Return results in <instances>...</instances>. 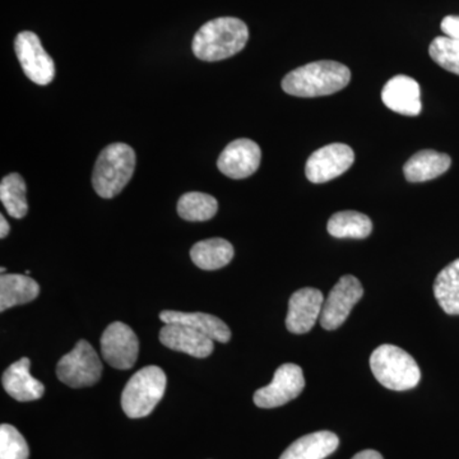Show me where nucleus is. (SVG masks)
<instances>
[{
	"label": "nucleus",
	"instance_id": "obj_11",
	"mask_svg": "<svg viewBox=\"0 0 459 459\" xmlns=\"http://www.w3.org/2000/svg\"><path fill=\"white\" fill-rule=\"evenodd\" d=\"M355 153L343 143H332L316 150L307 159L305 175L314 184L327 183L344 174L353 165Z\"/></svg>",
	"mask_w": 459,
	"mask_h": 459
},
{
	"label": "nucleus",
	"instance_id": "obj_26",
	"mask_svg": "<svg viewBox=\"0 0 459 459\" xmlns=\"http://www.w3.org/2000/svg\"><path fill=\"white\" fill-rule=\"evenodd\" d=\"M429 54L437 65L459 75V41L440 36L431 42Z\"/></svg>",
	"mask_w": 459,
	"mask_h": 459
},
{
	"label": "nucleus",
	"instance_id": "obj_9",
	"mask_svg": "<svg viewBox=\"0 0 459 459\" xmlns=\"http://www.w3.org/2000/svg\"><path fill=\"white\" fill-rule=\"evenodd\" d=\"M102 358L115 369L126 370L134 367L140 353V341L129 325L111 323L101 337Z\"/></svg>",
	"mask_w": 459,
	"mask_h": 459
},
{
	"label": "nucleus",
	"instance_id": "obj_8",
	"mask_svg": "<svg viewBox=\"0 0 459 459\" xmlns=\"http://www.w3.org/2000/svg\"><path fill=\"white\" fill-rule=\"evenodd\" d=\"M18 60L23 74L40 86H47L56 77V65L47 50L42 48L40 39L31 31L20 32L14 40Z\"/></svg>",
	"mask_w": 459,
	"mask_h": 459
},
{
	"label": "nucleus",
	"instance_id": "obj_7",
	"mask_svg": "<svg viewBox=\"0 0 459 459\" xmlns=\"http://www.w3.org/2000/svg\"><path fill=\"white\" fill-rule=\"evenodd\" d=\"M364 296L360 281L351 274L341 277L329 292L320 314V325L327 331H333L346 322L350 313Z\"/></svg>",
	"mask_w": 459,
	"mask_h": 459
},
{
	"label": "nucleus",
	"instance_id": "obj_12",
	"mask_svg": "<svg viewBox=\"0 0 459 459\" xmlns=\"http://www.w3.org/2000/svg\"><path fill=\"white\" fill-rule=\"evenodd\" d=\"M261 161V147L255 141L241 138L226 146L219 157L217 168L231 179H246L258 170Z\"/></svg>",
	"mask_w": 459,
	"mask_h": 459
},
{
	"label": "nucleus",
	"instance_id": "obj_3",
	"mask_svg": "<svg viewBox=\"0 0 459 459\" xmlns=\"http://www.w3.org/2000/svg\"><path fill=\"white\" fill-rule=\"evenodd\" d=\"M135 152L126 143H113L102 150L92 174V186L102 198H114L132 179Z\"/></svg>",
	"mask_w": 459,
	"mask_h": 459
},
{
	"label": "nucleus",
	"instance_id": "obj_22",
	"mask_svg": "<svg viewBox=\"0 0 459 459\" xmlns=\"http://www.w3.org/2000/svg\"><path fill=\"white\" fill-rule=\"evenodd\" d=\"M434 295L444 312L449 316H459V259L437 274Z\"/></svg>",
	"mask_w": 459,
	"mask_h": 459
},
{
	"label": "nucleus",
	"instance_id": "obj_21",
	"mask_svg": "<svg viewBox=\"0 0 459 459\" xmlns=\"http://www.w3.org/2000/svg\"><path fill=\"white\" fill-rule=\"evenodd\" d=\"M190 256L193 263L201 270H220L234 258V247L225 238H207L192 247Z\"/></svg>",
	"mask_w": 459,
	"mask_h": 459
},
{
	"label": "nucleus",
	"instance_id": "obj_1",
	"mask_svg": "<svg viewBox=\"0 0 459 459\" xmlns=\"http://www.w3.org/2000/svg\"><path fill=\"white\" fill-rule=\"evenodd\" d=\"M350 81L351 72L346 65L333 60H319L286 74L282 89L296 98H319L343 90Z\"/></svg>",
	"mask_w": 459,
	"mask_h": 459
},
{
	"label": "nucleus",
	"instance_id": "obj_20",
	"mask_svg": "<svg viewBox=\"0 0 459 459\" xmlns=\"http://www.w3.org/2000/svg\"><path fill=\"white\" fill-rule=\"evenodd\" d=\"M40 294V286L23 274H2L0 277V312L31 303Z\"/></svg>",
	"mask_w": 459,
	"mask_h": 459
},
{
	"label": "nucleus",
	"instance_id": "obj_2",
	"mask_svg": "<svg viewBox=\"0 0 459 459\" xmlns=\"http://www.w3.org/2000/svg\"><path fill=\"white\" fill-rule=\"evenodd\" d=\"M249 30L235 17H220L198 30L193 39L195 56L204 62H219L234 56L246 48Z\"/></svg>",
	"mask_w": 459,
	"mask_h": 459
},
{
	"label": "nucleus",
	"instance_id": "obj_6",
	"mask_svg": "<svg viewBox=\"0 0 459 459\" xmlns=\"http://www.w3.org/2000/svg\"><path fill=\"white\" fill-rule=\"evenodd\" d=\"M102 364L93 347L81 340L71 352L60 359L56 376L71 388L95 385L101 379Z\"/></svg>",
	"mask_w": 459,
	"mask_h": 459
},
{
	"label": "nucleus",
	"instance_id": "obj_24",
	"mask_svg": "<svg viewBox=\"0 0 459 459\" xmlns=\"http://www.w3.org/2000/svg\"><path fill=\"white\" fill-rule=\"evenodd\" d=\"M217 211H219V202L212 195L205 193H186L178 202V213L186 221H208L213 219Z\"/></svg>",
	"mask_w": 459,
	"mask_h": 459
},
{
	"label": "nucleus",
	"instance_id": "obj_25",
	"mask_svg": "<svg viewBox=\"0 0 459 459\" xmlns=\"http://www.w3.org/2000/svg\"><path fill=\"white\" fill-rule=\"evenodd\" d=\"M27 186L25 180L17 172H12L3 178L0 183V201L4 205L9 216L23 219L29 212L26 198Z\"/></svg>",
	"mask_w": 459,
	"mask_h": 459
},
{
	"label": "nucleus",
	"instance_id": "obj_18",
	"mask_svg": "<svg viewBox=\"0 0 459 459\" xmlns=\"http://www.w3.org/2000/svg\"><path fill=\"white\" fill-rule=\"evenodd\" d=\"M340 439L331 431L307 434L292 443L280 459H325L336 452Z\"/></svg>",
	"mask_w": 459,
	"mask_h": 459
},
{
	"label": "nucleus",
	"instance_id": "obj_14",
	"mask_svg": "<svg viewBox=\"0 0 459 459\" xmlns=\"http://www.w3.org/2000/svg\"><path fill=\"white\" fill-rule=\"evenodd\" d=\"M382 100L394 113L416 117L421 113V90L418 81L409 75H395L383 87Z\"/></svg>",
	"mask_w": 459,
	"mask_h": 459
},
{
	"label": "nucleus",
	"instance_id": "obj_17",
	"mask_svg": "<svg viewBox=\"0 0 459 459\" xmlns=\"http://www.w3.org/2000/svg\"><path fill=\"white\" fill-rule=\"evenodd\" d=\"M160 319L168 323H178V325H188L201 332L204 336L217 342L226 343L231 340V331L223 320L217 316L205 313H184L174 312V310H164L160 314Z\"/></svg>",
	"mask_w": 459,
	"mask_h": 459
},
{
	"label": "nucleus",
	"instance_id": "obj_13",
	"mask_svg": "<svg viewBox=\"0 0 459 459\" xmlns=\"http://www.w3.org/2000/svg\"><path fill=\"white\" fill-rule=\"evenodd\" d=\"M325 298L319 290L305 287L292 294L289 301L286 327L291 333H307L322 314Z\"/></svg>",
	"mask_w": 459,
	"mask_h": 459
},
{
	"label": "nucleus",
	"instance_id": "obj_30",
	"mask_svg": "<svg viewBox=\"0 0 459 459\" xmlns=\"http://www.w3.org/2000/svg\"><path fill=\"white\" fill-rule=\"evenodd\" d=\"M9 230H11V228H9V223L7 220H5V217L2 214V216H0V238H7Z\"/></svg>",
	"mask_w": 459,
	"mask_h": 459
},
{
	"label": "nucleus",
	"instance_id": "obj_16",
	"mask_svg": "<svg viewBox=\"0 0 459 459\" xmlns=\"http://www.w3.org/2000/svg\"><path fill=\"white\" fill-rule=\"evenodd\" d=\"M31 361L27 358L14 362L3 373L2 383L5 392L20 402L40 400L45 386L30 374Z\"/></svg>",
	"mask_w": 459,
	"mask_h": 459
},
{
	"label": "nucleus",
	"instance_id": "obj_29",
	"mask_svg": "<svg viewBox=\"0 0 459 459\" xmlns=\"http://www.w3.org/2000/svg\"><path fill=\"white\" fill-rule=\"evenodd\" d=\"M352 459H385L383 455H380L379 452L371 451V449H368V451H362L358 453Z\"/></svg>",
	"mask_w": 459,
	"mask_h": 459
},
{
	"label": "nucleus",
	"instance_id": "obj_15",
	"mask_svg": "<svg viewBox=\"0 0 459 459\" xmlns=\"http://www.w3.org/2000/svg\"><path fill=\"white\" fill-rule=\"evenodd\" d=\"M160 341L174 351L188 353L193 358H208L213 352V340L188 325L168 323L160 332Z\"/></svg>",
	"mask_w": 459,
	"mask_h": 459
},
{
	"label": "nucleus",
	"instance_id": "obj_10",
	"mask_svg": "<svg viewBox=\"0 0 459 459\" xmlns=\"http://www.w3.org/2000/svg\"><path fill=\"white\" fill-rule=\"evenodd\" d=\"M304 386V373L300 367L295 364L281 365L271 385L255 392V403L261 409H276L299 397Z\"/></svg>",
	"mask_w": 459,
	"mask_h": 459
},
{
	"label": "nucleus",
	"instance_id": "obj_4",
	"mask_svg": "<svg viewBox=\"0 0 459 459\" xmlns=\"http://www.w3.org/2000/svg\"><path fill=\"white\" fill-rule=\"evenodd\" d=\"M370 368L377 382L391 391H409L421 379L415 359L394 344H382L371 353Z\"/></svg>",
	"mask_w": 459,
	"mask_h": 459
},
{
	"label": "nucleus",
	"instance_id": "obj_23",
	"mask_svg": "<svg viewBox=\"0 0 459 459\" xmlns=\"http://www.w3.org/2000/svg\"><path fill=\"white\" fill-rule=\"evenodd\" d=\"M327 230L333 238H365L373 231V222L367 214L342 211L329 219Z\"/></svg>",
	"mask_w": 459,
	"mask_h": 459
},
{
	"label": "nucleus",
	"instance_id": "obj_5",
	"mask_svg": "<svg viewBox=\"0 0 459 459\" xmlns=\"http://www.w3.org/2000/svg\"><path fill=\"white\" fill-rule=\"evenodd\" d=\"M166 391V374L159 367H146L131 377L122 394V407L131 419L146 418Z\"/></svg>",
	"mask_w": 459,
	"mask_h": 459
},
{
	"label": "nucleus",
	"instance_id": "obj_19",
	"mask_svg": "<svg viewBox=\"0 0 459 459\" xmlns=\"http://www.w3.org/2000/svg\"><path fill=\"white\" fill-rule=\"evenodd\" d=\"M451 157L433 150L420 151L404 164L403 172L410 183H422L440 177L451 168Z\"/></svg>",
	"mask_w": 459,
	"mask_h": 459
},
{
	"label": "nucleus",
	"instance_id": "obj_28",
	"mask_svg": "<svg viewBox=\"0 0 459 459\" xmlns=\"http://www.w3.org/2000/svg\"><path fill=\"white\" fill-rule=\"evenodd\" d=\"M442 31L446 38L459 41V16H446L444 18Z\"/></svg>",
	"mask_w": 459,
	"mask_h": 459
},
{
	"label": "nucleus",
	"instance_id": "obj_27",
	"mask_svg": "<svg viewBox=\"0 0 459 459\" xmlns=\"http://www.w3.org/2000/svg\"><path fill=\"white\" fill-rule=\"evenodd\" d=\"M25 437L12 425L0 427V459H29Z\"/></svg>",
	"mask_w": 459,
	"mask_h": 459
}]
</instances>
